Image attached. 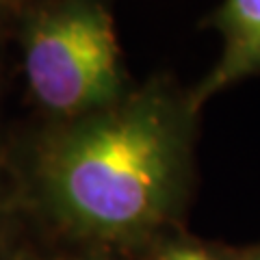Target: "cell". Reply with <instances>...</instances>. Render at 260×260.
I'll return each mask as SVG.
<instances>
[{"label":"cell","mask_w":260,"mask_h":260,"mask_svg":"<svg viewBox=\"0 0 260 260\" xmlns=\"http://www.w3.org/2000/svg\"><path fill=\"white\" fill-rule=\"evenodd\" d=\"M198 111L167 80L130 89L89 115L56 121L35 154L46 210L100 245L143 241L174 221L191 184Z\"/></svg>","instance_id":"6da1fadb"},{"label":"cell","mask_w":260,"mask_h":260,"mask_svg":"<svg viewBox=\"0 0 260 260\" xmlns=\"http://www.w3.org/2000/svg\"><path fill=\"white\" fill-rule=\"evenodd\" d=\"M24 76L56 121L100 111L130 91L115 22L104 0H50L26 22Z\"/></svg>","instance_id":"7a4b0ae2"},{"label":"cell","mask_w":260,"mask_h":260,"mask_svg":"<svg viewBox=\"0 0 260 260\" xmlns=\"http://www.w3.org/2000/svg\"><path fill=\"white\" fill-rule=\"evenodd\" d=\"M221 52L200 85L189 91L195 111L245 78L260 74V0H223L210 15Z\"/></svg>","instance_id":"3957f363"},{"label":"cell","mask_w":260,"mask_h":260,"mask_svg":"<svg viewBox=\"0 0 260 260\" xmlns=\"http://www.w3.org/2000/svg\"><path fill=\"white\" fill-rule=\"evenodd\" d=\"M154 260H225L219 254H215L210 247L202 245L195 241H186V239H174L165 243L158 251Z\"/></svg>","instance_id":"277c9868"},{"label":"cell","mask_w":260,"mask_h":260,"mask_svg":"<svg viewBox=\"0 0 260 260\" xmlns=\"http://www.w3.org/2000/svg\"><path fill=\"white\" fill-rule=\"evenodd\" d=\"M56 260H109V258H100V256H65V258H56Z\"/></svg>","instance_id":"5b68a950"},{"label":"cell","mask_w":260,"mask_h":260,"mask_svg":"<svg viewBox=\"0 0 260 260\" xmlns=\"http://www.w3.org/2000/svg\"><path fill=\"white\" fill-rule=\"evenodd\" d=\"M243 260H260V249L258 251H249V254L243 258Z\"/></svg>","instance_id":"8992f818"},{"label":"cell","mask_w":260,"mask_h":260,"mask_svg":"<svg viewBox=\"0 0 260 260\" xmlns=\"http://www.w3.org/2000/svg\"><path fill=\"white\" fill-rule=\"evenodd\" d=\"M9 3H15V0H0V5H9Z\"/></svg>","instance_id":"52a82bcc"}]
</instances>
